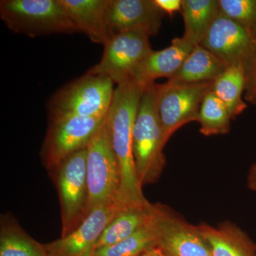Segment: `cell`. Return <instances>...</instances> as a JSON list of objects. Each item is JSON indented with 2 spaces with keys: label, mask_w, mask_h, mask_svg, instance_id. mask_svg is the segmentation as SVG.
Instances as JSON below:
<instances>
[{
  "label": "cell",
  "mask_w": 256,
  "mask_h": 256,
  "mask_svg": "<svg viewBox=\"0 0 256 256\" xmlns=\"http://www.w3.org/2000/svg\"><path fill=\"white\" fill-rule=\"evenodd\" d=\"M144 88L132 80L118 86L106 116L120 174L118 202L124 208L150 204L143 194L132 151L133 127Z\"/></svg>",
  "instance_id": "1"
},
{
  "label": "cell",
  "mask_w": 256,
  "mask_h": 256,
  "mask_svg": "<svg viewBox=\"0 0 256 256\" xmlns=\"http://www.w3.org/2000/svg\"><path fill=\"white\" fill-rule=\"evenodd\" d=\"M158 88L156 82L144 88L133 127V156L142 186L156 182L166 164L163 150L166 142L156 104Z\"/></svg>",
  "instance_id": "2"
},
{
  "label": "cell",
  "mask_w": 256,
  "mask_h": 256,
  "mask_svg": "<svg viewBox=\"0 0 256 256\" xmlns=\"http://www.w3.org/2000/svg\"><path fill=\"white\" fill-rule=\"evenodd\" d=\"M0 16L12 32L30 37L79 32L60 0H2Z\"/></svg>",
  "instance_id": "3"
},
{
  "label": "cell",
  "mask_w": 256,
  "mask_h": 256,
  "mask_svg": "<svg viewBox=\"0 0 256 256\" xmlns=\"http://www.w3.org/2000/svg\"><path fill=\"white\" fill-rule=\"evenodd\" d=\"M114 82L86 72L60 89L48 101L50 118H104L112 104Z\"/></svg>",
  "instance_id": "4"
},
{
  "label": "cell",
  "mask_w": 256,
  "mask_h": 256,
  "mask_svg": "<svg viewBox=\"0 0 256 256\" xmlns=\"http://www.w3.org/2000/svg\"><path fill=\"white\" fill-rule=\"evenodd\" d=\"M86 150L89 214L101 205L110 202L118 203L120 174L106 116L88 144Z\"/></svg>",
  "instance_id": "5"
},
{
  "label": "cell",
  "mask_w": 256,
  "mask_h": 256,
  "mask_svg": "<svg viewBox=\"0 0 256 256\" xmlns=\"http://www.w3.org/2000/svg\"><path fill=\"white\" fill-rule=\"evenodd\" d=\"M87 150L74 153L52 172L60 196L62 237L76 230L88 216Z\"/></svg>",
  "instance_id": "6"
},
{
  "label": "cell",
  "mask_w": 256,
  "mask_h": 256,
  "mask_svg": "<svg viewBox=\"0 0 256 256\" xmlns=\"http://www.w3.org/2000/svg\"><path fill=\"white\" fill-rule=\"evenodd\" d=\"M105 118L106 116L50 119L41 152L47 170L52 172L69 156L86 148Z\"/></svg>",
  "instance_id": "7"
},
{
  "label": "cell",
  "mask_w": 256,
  "mask_h": 256,
  "mask_svg": "<svg viewBox=\"0 0 256 256\" xmlns=\"http://www.w3.org/2000/svg\"><path fill=\"white\" fill-rule=\"evenodd\" d=\"M212 85V82L185 84L168 80L159 84L156 104L165 142L184 124L198 122L202 100Z\"/></svg>",
  "instance_id": "8"
},
{
  "label": "cell",
  "mask_w": 256,
  "mask_h": 256,
  "mask_svg": "<svg viewBox=\"0 0 256 256\" xmlns=\"http://www.w3.org/2000/svg\"><path fill=\"white\" fill-rule=\"evenodd\" d=\"M149 37L136 32L112 35L104 45L100 62L88 73L105 76L118 86L130 80L138 66L152 50Z\"/></svg>",
  "instance_id": "9"
},
{
  "label": "cell",
  "mask_w": 256,
  "mask_h": 256,
  "mask_svg": "<svg viewBox=\"0 0 256 256\" xmlns=\"http://www.w3.org/2000/svg\"><path fill=\"white\" fill-rule=\"evenodd\" d=\"M228 66H238L248 75L256 56V41L232 18L220 14L201 43Z\"/></svg>",
  "instance_id": "10"
},
{
  "label": "cell",
  "mask_w": 256,
  "mask_h": 256,
  "mask_svg": "<svg viewBox=\"0 0 256 256\" xmlns=\"http://www.w3.org/2000/svg\"><path fill=\"white\" fill-rule=\"evenodd\" d=\"M152 222L158 247L170 256H212L210 244L198 226L186 223L161 205L152 207Z\"/></svg>",
  "instance_id": "11"
},
{
  "label": "cell",
  "mask_w": 256,
  "mask_h": 256,
  "mask_svg": "<svg viewBox=\"0 0 256 256\" xmlns=\"http://www.w3.org/2000/svg\"><path fill=\"white\" fill-rule=\"evenodd\" d=\"M122 208L118 202L97 207L73 232L44 244L47 256H94L101 234Z\"/></svg>",
  "instance_id": "12"
},
{
  "label": "cell",
  "mask_w": 256,
  "mask_h": 256,
  "mask_svg": "<svg viewBox=\"0 0 256 256\" xmlns=\"http://www.w3.org/2000/svg\"><path fill=\"white\" fill-rule=\"evenodd\" d=\"M164 14L154 0H109L106 20L111 36L136 32L151 36L159 33Z\"/></svg>",
  "instance_id": "13"
},
{
  "label": "cell",
  "mask_w": 256,
  "mask_h": 256,
  "mask_svg": "<svg viewBox=\"0 0 256 256\" xmlns=\"http://www.w3.org/2000/svg\"><path fill=\"white\" fill-rule=\"evenodd\" d=\"M196 46L182 37H176L169 47L160 50H152L138 66L130 80L146 88L154 84L156 79H170L176 74L184 60Z\"/></svg>",
  "instance_id": "14"
},
{
  "label": "cell",
  "mask_w": 256,
  "mask_h": 256,
  "mask_svg": "<svg viewBox=\"0 0 256 256\" xmlns=\"http://www.w3.org/2000/svg\"><path fill=\"white\" fill-rule=\"evenodd\" d=\"M79 32L92 42L104 45L111 34L106 20L109 0H60Z\"/></svg>",
  "instance_id": "15"
},
{
  "label": "cell",
  "mask_w": 256,
  "mask_h": 256,
  "mask_svg": "<svg viewBox=\"0 0 256 256\" xmlns=\"http://www.w3.org/2000/svg\"><path fill=\"white\" fill-rule=\"evenodd\" d=\"M210 244L212 256H256V244L236 226L225 223L218 228L198 226Z\"/></svg>",
  "instance_id": "16"
},
{
  "label": "cell",
  "mask_w": 256,
  "mask_h": 256,
  "mask_svg": "<svg viewBox=\"0 0 256 256\" xmlns=\"http://www.w3.org/2000/svg\"><path fill=\"white\" fill-rule=\"evenodd\" d=\"M227 67L210 50L197 45L168 82L185 84L213 82Z\"/></svg>",
  "instance_id": "17"
},
{
  "label": "cell",
  "mask_w": 256,
  "mask_h": 256,
  "mask_svg": "<svg viewBox=\"0 0 256 256\" xmlns=\"http://www.w3.org/2000/svg\"><path fill=\"white\" fill-rule=\"evenodd\" d=\"M184 40L194 46L201 44L212 24L220 14L218 0H182Z\"/></svg>",
  "instance_id": "18"
},
{
  "label": "cell",
  "mask_w": 256,
  "mask_h": 256,
  "mask_svg": "<svg viewBox=\"0 0 256 256\" xmlns=\"http://www.w3.org/2000/svg\"><path fill=\"white\" fill-rule=\"evenodd\" d=\"M152 206L150 204L144 207L122 208L101 234L96 244V250L114 245L142 228L150 218Z\"/></svg>",
  "instance_id": "19"
},
{
  "label": "cell",
  "mask_w": 256,
  "mask_h": 256,
  "mask_svg": "<svg viewBox=\"0 0 256 256\" xmlns=\"http://www.w3.org/2000/svg\"><path fill=\"white\" fill-rule=\"evenodd\" d=\"M247 74L238 66H228L212 82V90L225 104L232 119L242 114L248 105L242 98L246 88Z\"/></svg>",
  "instance_id": "20"
},
{
  "label": "cell",
  "mask_w": 256,
  "mask_h": 256,
  "mask_svg": "<svg viewBox=\"0 0 256 256\" xmlns=\"http://www.w3.org/2000/svg\"><path fill=\"white\" fill-rule=\"evenodd\" d=\"M0 256H47L44 244L34 240L13 218L1 220Z\"/></svg>",
  "instance_id": "21"
},
{
  "label": "cell",
  "mask_w": 256,
  "mask_h": 256,
  "mask_svg": "<svg viewBox=\"0 0 256 256\" xmlns=\"http://www.w3.org/2000/svg\"><path fill=\"white\" fill-rule=\"evenodd\" d=\"M232 120L226 106L210 88L200 107L198 118L200 132L204 136L227 134L230 131Z\"/></svg>",
  "instance_id": "22"
},
{
  "label": "cell",
  "mask_w": 256,
  "mask_h": 256,
  "mask_svg": "<svg viewBox=\"0 0 256 256\" xmlns=\"http://www.w3.org/2000/svg\"><path fill=\"white\" fill-rule=\"evenodd\" d=\"M150 218L146 226L128 238L114 245L96 250L94 256H140L158 247V237Z\"/></svg>",
  "instance_id": "23"
},
{
  "label": "cell",
  "mask_w": 256,
  "mask_h": 256,
  "mask_svg": "<svg viewBox=\"0 0 256 256\" xmlns=\"http://www.w3.org/2000/svg\"><path fill=\"white\" fill-rule=\"evenodd\" d=\"M220 14L232 18L256 41V0H218Z\"/></svg>",
  "instance_id": "24"
},
{
  "label": "cell",
  "mask_w": 256,
  "mask_h": 256,
  "mask_svg": "<svg viewBox=\"0 0 256 256\" xmlns=\"http://www.w3.org/2000/svg\"><path fill=\"white\" fill-rule=\"evenodd\" d=\"M244 98L250 104H256V56L252 70L247 76L246 88Z\"/></svg>",
  "instance_id": "25"
},
{
  "label": "cell",
  "mask_w": 256,
  "mask_h": 256,
  "mask_svg": "<svg viewBox=\"0 0 256 256\" xmlns=\"http://www.w3.org/2000/svg\"><path fill=\"white\" fill-rule=\"evenodd\" d=\"M154 2L162 12L170 16L182 11V0H154Z\"/></svg>",
  "instance_id": "26"
},
{
  "label": "cell",
  "mask_w": 256,
  "mask_h": 256,
  "mask_svg": "<svg viewBox=\"0 0 256 256\" xmlns=\"http://www.w3.org/2000/svg\"><path fill=\"white\" fill-rule=\"evenodd\" d=\"M248 186L252 191L256 192V163L252 165L248 176Z\"/></svg>",
  "instance_id": "27"
},
{
  "label": "cell",
  "mask_w": 256,
  "mask_h": 256,
  "mask_svg": "<svg viewBox=\"0 0 256 256\" xmlns=\"http://www.w3.org/2000/svg\"><path fill=\"white\" fill-rule=\"evenodd\" d=\"M140 256H166V255L160 247H156L144 252Z\"/></svg>",
  "instance_id": "28"
},
{
  "label": "cell",
  "mask_w": 256,
  "mask_h": 256,
  "mask_svg": "<svg viewBox=\"0 0 256 256\" xmlns=\"http://www.w3.org/2000/svg\"><path fill=\"white\" fill-rule=\"evenodd\" d=\"M165 255H166V254H165ZM166 256H170L166 255Z\"/></svg>",
  "instance_id": "29"
}]
</instances>
